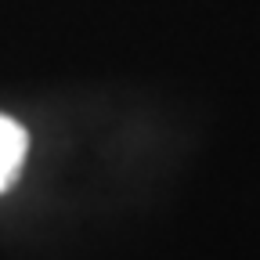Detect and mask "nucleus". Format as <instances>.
<instances>
[{
    "label": "nucleus",
    "instance_id": "f257e3e1",
    "mask_svg": "<svg viewBox=\"0 0 260 260\" xmlns=\"http://www.w3.org/2000/svg\"><path fill=\"white\" fill-rule=\"evenodd\" d=\"M25 155V134L22 126L11 123L8 116H0V191L11 184V177L18 174V162Z\"/></svg>",
    "mask_w": 260,
    "mask_h": 260
}]
</instances>
